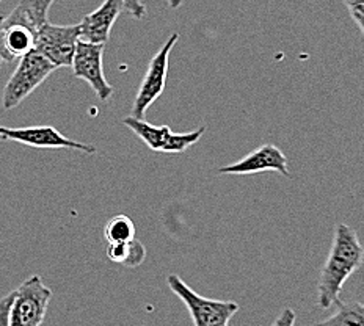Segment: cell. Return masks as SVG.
<instances>
[{
    "mask_svg": "<svg viewBox=\"0 0 364 326\" xmlns=\"http://www.w3.org/2000/svg\"><path fill=\"white\" fill-rule=\"evenodd\" d=\"M364 261V248L355 229L344 223L336 224L330 253L325 261L317 286V305L330 309L338 305L346 281Z\"/></svg>",
    "mask_w": 364,
    "mask_h": 326,
    "instance_id": "cell-1",
    "label": "cell"
},
{
    "mask_svg": "<svg viewBox=\"0 0 364 326\" xmlns=\"http://www.w3.org/2000/svg\"><path fill=\"white\" fill-rule=\"evenodd\" d=\"M166 284H168L171 292L184 303L195 326H228L234 314L239 310V305L234 301L201 297L176 275L166 278Z\"/></svg>",
    "mask_w": 364,
    "mask_h": 326,
    "instance_id": "cell-2",
    "label": "cell"
},
{
    "mask_svg": "<svg viewBox=\"0 0 364 326\" xmlns=\"http://www.w3.org/2000/svg\"><path fill=\"white\" fill-rule=\"evenodd\" d=\"M57 70L48 58H44L36 50L28 52L22 57L18 67L6 82L2 96V105L5 110H11L26 101L49 75Z\"/></svg>",
    "mask_w": 364,
    "mask_h": 326,
    "instance_id": "cell-3",
    "label": "cell"
},
{
    "mask_svg": "<svg viewBox=\"0 0 364 326\" xmlns=\"http://www.w3.org/2000/svg\"><path fill=\"white\" fill-rule=\"evenodd\" d=\"M52 298V290L41 276L33 275L14 290L10 326H41Z\"/></svg>",
    "mask_w": 364,
    "mask_h": 326,
    "instance_id": "cell-4",
    "label": "cell"
},
{
    "mask_svg": "<svg viewBox=\"0 0 364 326\" xmlns=\"http://www.w3.org/2000/svg\"><path fill=\"white\" fill-rule=\"evenodd\" d=\"M178 40H179V35L173 33L168 40L164 43L162 48L157 50V54L149 60L146 74L140 83L134 105H132V112H131L132 118L145 119L148 109L157 101V97L164 93L165 83H166V74H168V66H170V54L174 45H176Z\"/></svg>",
    "mask_w": 364,
    "mask_h": 326,
    "instance_id": "cell-5",
    "label": "cell"
},
{
    "mask_svg": "<svg viewBox=\"0 0 364 326\" xmlns=\"http://www.w3.org/2000/svg\"><path fill=\"white\" fill-rule=\"evenodd\" d=\"M124 126L139 136L145 145L154 153H184L206 132V127L201 126L196 131L187 134H174L170 126H153L145 119L127 116Z\"/></svg>",
    "mask_w": 364,
    "mask_h": 326,
    "instance_id": "cell-6",
    "label": "cell"
},
{
    "mask_svg": "<svg viewBox=\"0 0 364 326\" xmlns=\"http://www.w3.org/2000/svg\"><path fill=\"white\" fill-rule=\"evenodd\" d=\"M79 40V24L55 26L48 21L35 32V50L57 67L71 66Z\"/></svg>",
    "mask_w": 364,
    "mask_h": 326,
    "instance_id": "cell-7",
    "label": "cell"
},
{
    "mask_svg": "<svg viewBox=\"0 0 364 326\" xmlns=\"http://www.w3.org/2000/svg\"><path fill=\"white\" fill-rule=\"evenodd\" d=\"M102 57L104 44H95L79 40L77 45H75L71 67L75 77L85 80L93 88L96 96L102 102H107L113 96V87L104 75Z\"/></svg>",
    "mask_w": 364,
    "mask_h": 326,
    "instance_id": "cell-8",
    "label": "cell"
},
{
    "mask_svg": "<svg viewBox=\"0 0 364 326\" xmlns=\"http://www.w3.org/2000/svg\"><path fill=\"white\" fill-rule=\"evenodd\" d=\"M0 140L16 141L21 145L32 148H52V149H73L82 153L95 154L96 148L87 143L74 141L60 134L52 126H35V127H4L0 126Z\"/></svg>",
    "mask_w": 364,
    "mask_h": 326,
    "instance_id": "cell-9",
    "label": "cell"
},
{
    "mask_svg": "<svg viewBox=\"0 0 364 326\" xmlns=\"http://www.w3.org/2000/svg\"><path fill=\"white\" fill-rule=\"evenodd\" d=\"M283 151L275 145H262L256 148L244 158L226 165L220 168V174H232V176H247V174H256L262 171H277L283 176H289V166Z\"/></svg>",
    "mask_w": 364,
    "mask_h": 326,
    "instance_id": "cell-10",
    "label": "cell"
},
{
    "mask_svg": "<svg viewBox=\"0 0 364 326\" xmlns=\"http://www.w3.org/2000/svg\"><path fill=\"white\" fill-rule=\"evenodd\" d=\"M123 11V0H104L100 9L91 11L82 19L79 24L80 40L95 44H105L110 40L113 24H115Z\"/></svg>",
    "mask_w": 364,
    "mask_h": 326,
    "instance_id": "cell-11",
    "label": "cell"
},
{
    "mask_svg": "<svg viewBox=\"0 0 364 326\" xmlns=\"http://www.w3.org/2000/svg\"><path fill=\"white\" fill-rule=\"evenodd\" d=\"M32 50H35V30L4 22L0 28V58L4 62H14Z\"/></svg>",
    "mask_w": 364,
    "mask_h": 326,
    "instance_id": "cell-12",
    "label": "cell"
},
{
    "mask_svg": "<svg viewBox=\"0 0 364 326\" xmlns=\"http://www.w3.org/2000/svg\"><path fill=\"white\" fill-rule=\"evenodd\" d=\"M55 0H19L16 9L4 18L5 24H21L35 32L48 22V13Z\"/></svg>",
    "mask_w": 364,
    "mask_h": 326,
    "instance_id": "cell-13",
    "label": "cell"
},
{
    "mask_svg": "<svg viewBox=\"0 0 364 326\" xmlns=\"http://www.w3.org/2000/svg\"><path fill=\"white\" fill-rule=\"evenodd\" d=\"M107 257L113 263H121L126 267H139L146 257V249L136 239L124 244H109Z\"/></svg>",
    "mask_w": 364,
    "mask_h": 326,
    "instance_id": "cell-14",
    "label": "cell"
},
{
    "mask_svg": "<svg viewBox=\"0 0 364 326\" xmlns=\"http://www.w3.org/2000/svg\"><path fill=\"white\" fill-rule=\"evenodd\" d=\"M336 313L314 326H364V305L358 301L338 303Z\"/></svg>",
    "mask_w": 364,
    "mask_h": 326,
    "instance_id": "cell-15",
    "label": "cell"
},
{
    "mask_svg": "<svg viewBox=\"0 0 364 326\" xmlns=\"http://www.w3.org/2000/svg\"><path fill=\"white\" fill-rule=\"evenodd\" d=\"M104 237L109 244H124L136 239L134 222L126 215H117L109 219L104 227Z\"/></svg>",
    "mask_w": 364,
    "mask_h": 326,
    "instance_id": "cell-16",
    "label": "cell"
},
{
    "mask_svg": "<svg viewBox=\"0 0 364 326\" xmlns=\"http://www.w3.org/2000/svg\"><path fill=\"white\" fill-rule=\"evenodd\" d=\"M124 10L131 14L134 19H143L146 14V6L143 5L141 0H123Z\"/></svg>",
    "mask_w": 364,
    "mask_h": 326,
    "instance_id": "cell-17",
    "label": "cell"
},
{
    "mask_svg": "<svg viewBox=\"0 0 364 326\" xmlns=\"http://www.w3.org/2000/svg\"><path fill=\"white\" fill-rule=\"evenodd\" d=\"M14 290L4 298H0V326H10V308L13 303Z\"/></svg>",
    "mask_w": 364,
    "mask_h": 326,
    "instance_id": "cell-18",
    "label": "cell"
},
{
    "mask_svg": "<svg viewBox=\"0 0 364 326\" xmlns=\"http://www.w3.org/2000/svg\"><path fill=\"white\" fill-rule=\"evenodd\" d=\"M295 318H297V315H295L294 309L287 308L284 309L282 314L278 315V318L275 322H273L272 326H294L295 325Z\"/></svg>",
    "mask_w": 364,
    "mask_h": 326,
    "instance_id": "cell-19",
    "label": "cell"
},
{
    "mask_svg": "<svg viewBox=\"0 0 364 326\" xmlns=\"http://www.w3.org/2000/svg\"><path fill=\"white\" fill-rule=\"evenodd\" d=\"M350 14H361L364 16V0H344Z\"/></svg>",
    "mask_w": 364,
    "mask_h": 326,
    "instance_id": "cell-20",
    "label": "cell"
},
{
    "mask_svg": "<svg viewBox=\"0 0 364 326\" xmlns=\"http://www.w3.org/2000/svg\"><path fill=\"white\" fill-rule=\"evenodd\" d=\"M352 19L356 22V26L360 27L361 33L364 36V16H361V14H352Z\"/></svg>",
    "mask_w": 364,
    "mask_h": 326,
    "instance_id": "cell-21",
    "label": "cell"
},
{
    "mask_svg": "<svg viewBox=\"0 0 364 326\" xmlns=\"http://www.w3.org/2000/svg\"><path fill=\"white\" fill-rule=\"evenodd\" d=\"M166 2H168V6H170V9L176 10V9H179V6L182 5V2H184V0H166Z\"/></svg>",
    "mask_w": 364,
    "mask_h": 326,
    "instance_id": "cell-22",
    "label": "cell"
},
{
    "mask_svg": "<svg viewBox=\"0 0 364 326\" xmlns=\"http://www.w3.org/2000/svg\"><path fill=\"white\" fill-rule=\"evenodd\" d=\"M2 24H4V18L0 16V28H2Z\"/></svg>",
    "mask_w": 364,
    "mask_h": 326,
    "instance_id": "cell-23",
    "label": "cell"
},
{
    "mask_svg": "<svg viewBox=\"0 0 364 326\" xmlns=\"http://www.w3.org/2000/svg\"><path fill=\"white\" fill-rule=\"evenodd\" d=\"M2 63H4V60H2V58H0V67H2Z\"/></svg>",
    "mask_w": 364,
    "mask_h": 326,
    "instance_id": "cell-24",
    "label": "cell"
},
{
    "mask_svg": "<svg viewBox=\"0 0 364 326\" xmlns=\"http://www.w3.org/2000/svg\"><path fill=\"white\" fill-rule=\"evenodd\" d=\"M0 2H2V0H0Z\"/></svg>",
    "mask_w": 364,
    "mask_h": 326,
    "instance_id": "cell-25",
    "label": "cell"
}]
</instances>
